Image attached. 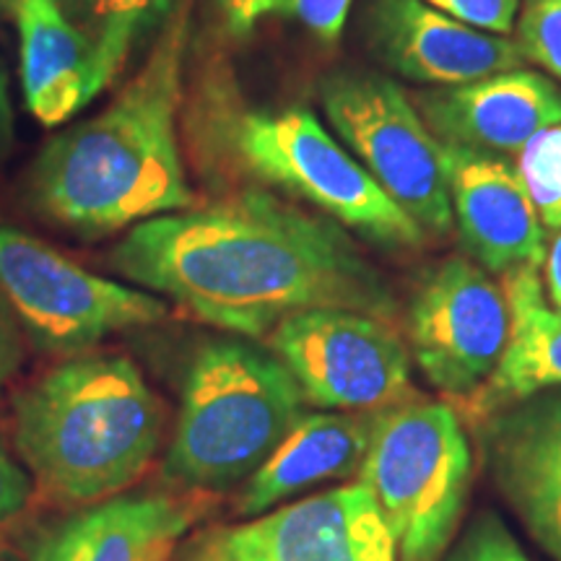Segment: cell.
<instances>
[{"label": "cell", "mask_w": 561, "mask_h": 561, "mask_svg": "<svg viewBox=\"0 0 561 561\" xmlns=\"http://www.w3.org/2000/svg\"><path fill=\"white\" fill-rule=\"evenodd\" d=\"M473 455L445 403L390 405L371 421L359 483L388 525L398 561H442L471 486Z\"/></svg>", "instance_id": "cell-5"}, {"label": "cell", "mask_w": 561, "mask_h": 561, "mask_svg": "<svg viewBox=\"0 0 561 561\" xmlns=\"http://www.w3.org/2000/svg\"><path fill=\"white\" fill-rule=\"evenodd\" d=\"M0 11H16V0H0Z\"/></svg>", "instance_id": "cell-31"}, {"label": "cell", "mask_w": 561, "mask_h": 561, "mask_svg": "<svg viewBox=\"0 0 561 561\" xmlns=\"http://www.w3.org/2000/svg\"><path fill=\"white\" fill-rule=\"evenodd\" d=\"M21 83L26 107L42 125L68 123L94 100V53L60 0H16Z\"/></svg>", "instance_id": "cell-17"}, {"label": "cell", "mask_w": 561, "mask_h": 561, "mask_svg": "<svg viewBox=\"0 0 561 561\" xmlns=\"http://www.w3.org/2000/svg\"><path fill=\"white\" fill-rule=\"evenodd\" d=\"M227 30L244 37L273 11H280V0H216Z\"/></svg>", "instance_id": "cell-28"}, {"label": "cell", "mask_w": 561, "mask_h": 561, "mask_svg": "<svg viewBox=\"0 0 561 561\" xmlns=\"http://www.w3.org/2000/svg\"><path fill=\"white\" fill-rule=\"evenodd\" d=\"M305 416V396L276 354L210 341L187 369L164 476L187 489H227L252 476Z\"/></svg>", "instance_id": "cell-4"}, {"label": "cell", "mask_w": 561, "mask_h": 561, "mask_svg": "<svg viewBox=\"0 0 561 561\" xmlns=\"http://www.w3.org/2000/svg\"><path fill=\"white\" fill-rule=\"evenodd\" d=\"M520 178L549 229L561 227V125L533 136L520 151Z\"/></svg>", "instance_id": "cell-21"}, {"label": "cell", "mask_w": 561, "mask_h": 561, "mask_svg": "<svg viewBox=\"0 0 561 561\" xmlns=\"http://www.w3.org/2000/svg\"><path fill=\"white\" fill-rule=\"evenodd\" d=\"M371 421L367 413H305L271 458L250 476L240 500L242 515H261L314 483L359 471L369 447Z\"/></svg>", "instance_id": "cell-18"}, {"label": "cell", "mask_w": 561, "mask_h": 561, "mask_svg": "<svg viewBox=\"0 0 561 561\" xmlns=\"http://www.w3.org/2000/svg\"><path fill=\"white\" fill-rule=\"evenodd\" d=\"M60 5L94 53L91 94L96 96L115 81L140 42L164 26L180 0H60Z\"/></svg>", "instance_id": "cell-20"}, {"label": "cell", "mask_w": 561, "mask_h": 561, "mask_svg": "<svg viewBox=\"0 0 561 561\" xmlns=\"http://www.w3.org/2000/svg\"><path fill=\"white\" fill-rule=\"evenodd\" d=\"M481 442L504 502L561 561V388L489 413Z\"/></svg>", "instance_id": "cell-13"}, {"label": "cell", "mask_w": 561, "mask_h": 561, "mask_svg": "<svg viewBox=\"0 0 561 561\" xmlns=\"http://www.w3.org/2000/svg\"><path fill=\"white\" fill-rule=\"evenodd\" d=\"M447 561H530L500 517L481 515Z\"/></svg>", "instance_id": "cell-23"}, {"label": "cell", "mask_w": 561, "mask_h": 561, "mask_svg": "<svg viewBox=\"0 0 561 561\" xmlns=\"http://www.w3.org/2000/svg\"><path fill=\"white\" fill-rule=\"evenodd\" d=\"M0 294L45 351H87L107 335L157 325L167 301L96 276L50 244L0 224Z\"/></svg>", "instance_id": "cell-7"}, {"label": "cell", "mask_w": 561, "mask_h": 561, "mask_svg": "<svg viewBox=\"0 0 561 561\" xmlns=\"http://www.w3.org/2000/svg\"><path fill=\"white\" fill-rule=\"evenodd\" d=\"M502 291L510 310V333L500 364L473 392L476 413L481 416L561 388V312L546 305L538 271H507Z\"/></svg>", "instance_id": "cell-19"}, {"label": "cell", "mask_w": 561, "mask_h": 561, "mask_svg": "<svg viewBox=\"0 0 561 561\" xmlns=\"http://www.w3.org/2000/svg\"><path fill=\"white\" fill-rule=\"evenodd\" d=\"M432 9L491 34H510L520 0H424Z\"/></svg>", "instance_id": "cell-24"}, {"label": "cell", "mask_w": 561, "mask_h": 561, "mask_svg": "<svg viewBox=\"0 0 561 561\" xmlns=\"http://www.w3.org/2000/svg\"><path fill=\"white\" fill-rule=\"evenodd\" d=\"M409 331L426 380L450 396H473L502 359L510 333L507 299L481 268L450 257L419 286Z\"/></svg>", "instance_id": "cell-10"}, {"label": "cell", "mask_w": 561, "mask_h": 561, "mask_svg": "<svg viewBox=\"0 0 561 561\" xmlns=\"http://www.w3.org/2000/svg\"><path fill=\"white\" fill-rule=\"evenodd\" d=\"M546 286L553 307L561 312V234L553 240L551 252L546 255Z\"/></svg>", "instance_id": "cell-29"}, {"label": "cell", "mask_w": 561, "mask_h": 561, "mask_svg": "<svg viewBox=\"0 0 561 561\" xmlns=\"http://www.w3.org/2000/svg\"><path fill=\"white\" fill-rule=\"evenodd\" d=\"M24 364V339H21V322L9 301L0 294V392L9 388L16 371Z\"/></svg>", "instance_id": "cell-27"}, {"label": "cell", "mask_w": 561, "mask_h": 561, "mask_svg": "<svg viewBox=\"0 0 561 561\" xmlns=\"http://www.w3.org/2000/svg\"><path fill=\"white\" fill-rule=\"evenodd\" d=\"M348 9L351 0H280V11L297 19L305 30H310L328 45L341 39Z\"/></svg>", "instance_id": "cell-25"}, {"label": "cell", "mask_w": 561, "mask_h": 561, "mask_svg": "<svg viewBox=\"0 0 561 561\" xmlns=\"http://www.w3.org/2000/svg\"><path fill=\"white\" fill-rule=\"evenodd\" d=\"M112 265L208 325L250 339L312 310L392 314L388 284L346 231L263 191L138 224Z\"/></svg>", "instance_id": "cell-1"}, {"label": "cell", "mask_w": 561, "mask_h": 561, "mask_svg": "<svg viewBox=\"0 0 561 561\" xmlns=\"http://www.w3.org/2000/svg\"><path fill=\"white\" fill-rule=\"evenodd\" d=\"M32 496L30 473L13 460V455L5 450L3 439H0V523L11 520L26 507Z\"/></svg>", "instance_id": "cell-26"}, {"label": "cell", "mask_w": 561, "mask_h": 561, "mask_svg": "<svg viewBox=\"0 0 561 561\" xmlns=\"http://www.w3.org/2000/svg\"><path fill=\"white\" fill-rule=\"evenodd\" d=\"M517 47L561 81V0H525Z\"/></svg>", "instance_id": "cell-22"}, {"label": "cell", "mask_w": 561, "mask_h": 561, "mask_svg": "<svg viewBox=\"0 0 561 561\" xmlns=\"http://www.w3.org/2000/svg\"><path fill=\"white\" fill-rule=\"evenodd\" d=\"M231 149L252 174L388 248H419L424 229L377 185L312 112L255 110L231 123Z\"/></svg>", "instance_id": "cell-6"}, {"label": "cell", "mask_w": 561, "mask_h": 561, "mask_svg": "<svg viewBox=\"0 0 561 561\" xmlns=\"http://www.w3.org/2000/svg\"><path fill=\"white\" fill-rule=\"evenodd\" d=\"M367 24L377 58L409 81L462 87L517 70L525 60L515 42L462 24L424 0H375Z\"/></svg>", "instance_id": "cell-14"}, {"label": "cell", "mask_w": 561, "mask_h": 561, "mask_svg": "<svg viewBox=\"0 0 561 561\" xmlns=\"http://www.w3.org/2000/svg\"><path fill=\"white\" fill-rule=\"evenodd\" d=\"M11 133V100H9V83H5V73L0 68V144L9 138Z\"/></svg>", "instance_id": "cell-30"}, {"label": "cell", "mask_w": 561, "mask_h": 561, "mask_svg": "<svg viewBox=\"0 0 561 561\" xmlns=\"http://www.w3.org/2000/svg\"><path fill=\"white\" fill-rule=\"evenodd\" d=\"M185 42L187 0H180L128 87L39 153L32 195L42 214L100 237L193 208L178 146Z\"/></svg>", "instance_id": "cell-2"}, {"label": "cell", "mask_w": 561, "mask_h": 561, "mask_svg": "<svg viewBox=\"0 0 561 561\" xmlns=\"http://www.w3.org/2000/svg\"><path fill=\"white\" fill-rule=\"evenodd\" d=\"M0 561H19L16 557H13L11 551H5V549H0Z\"/></svg>", "instance_id": "cell-32"}, {"label": "cell", "mask_w": 561, "mask_h": 561, "mask_svg": "<svg viewBox=\"0 0 561 561\" xmlns=\"http://www.w3.org/2000/svg\"><path fill=\"white\" fill-rule=\"evenodd\" d=\"M195 523L187 502L128 494L53 525L30 543V561H170Z\"/></svg>", "instance_id": "cell-16"}, {"label": "cell", "mask_w": 561, "mask_h": 561, "mask_svg": "<svg viewBox=\"0 0 561 561\" xmlns=\"http://www.w3.org/2000/svg\"><path fill=\"white\" fill-rule=\"evenodd\" d=\"M161 403L128 356H76L13 403V442L47 494L104 500L149 468Z\"/></svg>", "instance_id": "cell-3"}, {"label": "cell", "mask_w": 561, "mask_h": 561, "mask_svg": "<svg viewBox=\"0 0 561 561\" xmlns=\"http://www.w3.org/2000/svg\"><path fill=\"white\" fill-rule=\"evenodd\" d=\"M439 146L450 206L468 252L494 273L541 268L543 229L520 172L491 151L445 140Z\"/></svg>", "instance_id": "cell-12"}, {"label": "cell", "mask_w": 561, "mask_h": 561, "mask_svg": "<svg viewBox=\"0 0 561 561\" xmlns=\"http://www.w3.org/2000/svg\"><path fill=\"white\" fill-rule=\"evenodd\" d=\"M322 110L346 149L421 229L447 234L453 206L442 146L398 83L346 70L322 81Z\"/></svg>", "instance_id": "cell-8"}, {"label": "cell", "mask_w": 561, "mask_h": 561, "mask_svg": "<svg viewBox=\"0 0 561 561\" xmlns=\"http://www.w3.org/2000/svg\"><path fill=\"white\" fill-rule=\"evenodd\" d=\"M430 128L445 144L481 151H523L533 136L561 125V89L533 70L426 91L419 96Z\"/></svg>", "instance_id": "cell-15"}, {"label": "cell", "mask_w": 561, "mask_h": 561, "mask_svg": "<svg viewBox=\"0 0 561 561\" xmlns=\"http://www.w3.org/2000/svg\"><path fill=\"white\" fill-rule=\"evenodd\" d=\"M273 354L305 401L335 411H380L405 401L411 364L403 341L375 314L312 310L271 333Z\"/></svg>", "instance_id": "cell-9"}, {"label": "cell", "mask_w": 561, "mask_h": 561, "mask_svg": "<svg viewBox=\"0 0 561 561\" xmlns=\"http://www.w3.org/2000/svg\"><path fill=\"white\" fill-rule=\"evenodd\" d=\"M187 561H398L364 483L322 491L203 536Z\"/></svg>", "instance_id": "cell-11"}]
</instances>
